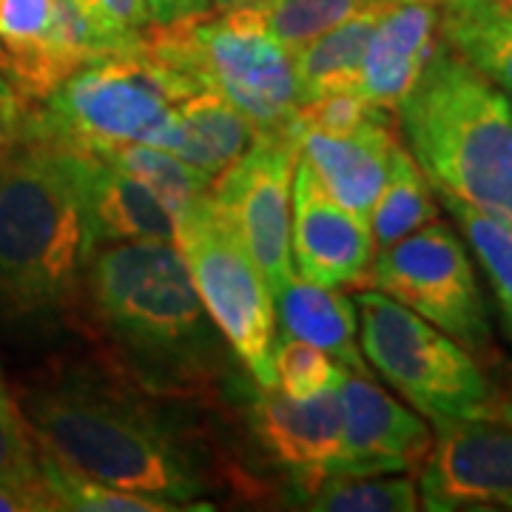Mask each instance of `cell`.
Instances as JSON below:
<instances>
[{
    "mask_svg": "<svg viewBox=\"0 0 512 512\" xmlns=\"http://www.w3.org/2000/svg\"><path fill=\"white\" fill-rule=\"evenodd\" d=\"M77 299L117 367L148 393H208L234 356L174 242H120L94 251Z\"/></svg>",
    "mask_w": 512,
    "mask_h": 512,
    "instance_id": "6da1fadb",
    "label": "cell"
},
{
    "mask_svg": "<svg viewBox=\"0 0 512 512\" xmlns=\"http://www.w3.org/2000/svg\"><path fill=\"white\" fill-rule=\"evenodd\" d=\"M20 413L37 450L80 476L177 510L211 507L194 504L208 484L188 447L117 387L92 382L86 373H60L26 387Z\"/></svg>",
    "mask_w": 512,
    "mask_h": 512,
    "instance_id": "7a4b0ae2",
    "label": "cell"
},
{
    "mask_svg": "<svg viewBox=\"0 0 512 512\" xmlns=\"http://www.w3.org/2000/svg\"><path fill=\"white\" fill-rule=\"evenodd\" d=\"M86 262L69 148L26 120L18 146L0 160V313L35 319L69 308Z\"/></svg>",
    "mask_w": 512,
    "mask_h": 512,
    "instance_id": "3957f363",
    "label": "cell"
},
{
    "mask_svg": "<svg viewBox=\"0 0 512 512\" xmlns=\"http://www.w3.org/2000/svg\"><path fill=\"white\" fill-rule=\"evenodd\" d=\"M396 120L436 191L512 228V100L441 40Z\"/></svg>",
    "mask_w": 512,
    "mask_h": 512,
    "instance_id": "277c9868",
    "label": "cell"
},
{
    "mask_svg": "<svg viewBox=\"0 0 512 512\" xmlns=\"http://www.w3.org/2000/svg\"><path fill=\"white\" fill-rule=\"evenodd\" d=\"M202 86L143 46L97 55L29 103V126L69 146L151 143L168 111Z\"/></svg>",
    "mask_w": 512,
    "mask_h": 512,
    "instance_id": "5b68a950",
    "label": "cell"
},
{
    "mask_svg": "<svg viewBox=\"0 0 512 512\" xmlns=\"http://www.w3.org/2000/svg\"><path fill=\"white\" fill-rule=\"evenodd\" d=\"M143 46L194 77L202 89L222 94L256 134H291L302 106L293 55L231 9H220L217 18L151 23L143 32Z\"/></svg>",
    "mask_w": 512,
    "mask_h": 512,
    "instance_id": "8992f818",
    "label": "cell"
},
{
    "mask_svg": "<svg viewBox=\"0 0 512 512\" xmlns=\"http://www.w3.org/2000/svg\"><path fill=\"white\" fill-rule=\"evenodd\" d=\"M353 305L370 367L433 427L498 416L493 384L456 339L376 288H359Z\"/></svg>",
    "mask_w": 512,
    "mask_h": 512,
    "instance_id": "52a82bcc",
    "label": "cell"
},
{
    "mask_svg": "<svg viewBox=\"0 0 512 512\" xmlns=\"http://www.w3.org/2000/svg\"><path fill=\"white\" fill-rule=\"evenodd\" d=\"M174 245L225 345L259 387H276L274 293L220 205L202 194L174 220Z\"/></svg>",
    "mask_w": 512,
    "mask_h": 512,
    "instance_id": "ba28073f",
    "label": "cell"
},
{
    "mask_svg": "<svg viewBox=\"0 0 512 512\" xmlns=\"http://www.w3.org/2000/svg\"><path fill=\"white\" fill-rule=\"evenodd\" d=\"M367 288L387 293L399 305L419 313L476 359L493 353L484 293L453 225L427 222L419 231L376 251Z\"/></svg>",
    "mask_w": 512,
    "mask_h": 512,
    "instance_id": "9c48e42d",
    "label": "cell"
},
{
    "mask_svg": "<svg viewBox=\"0 0 512 512\" xmlns=\"http://www.w3.org/2000/svg\"><path fill=\"white\" fill-rule=\"evenodd\" d=\"M299 148L293 134H256L248 151L211 183V197L234 225L271 293L291 282V185Z\"/></svg>",
    "mask_w": 512,
    "mask_h": 512,
    "instance_id": "30bf717a",
    "label": "cell"
},
{
    "mask_svg": "<svg viewBox=\"0 0 512 512\" xmlns=\"http://www.w3.org/2000/svg\"><path fill=\"white\" fill-rule=\"evenodd\" d=\"M419 470L424 510H512V427L498 416L447 421Z\"/></svg>",
    "mask_w": 512,
    "mask_h": 512,
    "instance_id": "8fae6325",
    "label": "cell"
},
{
    "mask_svg": "<svg viewBox=\"0 0 512 512\" xmlns=\"http://www.w3.org/2000/svg\"><path fill=\"white\" fill-rule=\"evenodd\" d=\"M97 55H109L72 0H0V74L40 103Z\"/></svg>",
    "mask_w": 512,
    "mask_h": 512,
    "instance_id": "7c38bea8",
    "label": "cell"
},
{
    "mask_svg": "<svg viewBox=\"0 0 512 512\" xmlns=\"http://www.w3.org/2000/svg\"><path fill=\"white\" fill-rule=\"evenodd\" d=\"M291 254L293 268L305 279L339 291L367 288L376 256L370 222L330 200L302 157L293 165Z\"/></svg>",
    "mask_w": 512,
    "mask_h": 512,
    "instance_id": "4fadbf2b",
    "label": "cell"
},
{
    "mask_svg": "<svg viewBox=\"0 0 512 512\" xmlns=\"http://www.w3.org/2000/svg\"><path fill=\"white\" fill-rule=\"evenodd\" d=\"M339 404L342 450L336 473H419L433 447V430L421 413L393 399L370 376L350 370L339 382Z\"/></svg>",
    "mask_w": 512,
    "mask_h": 512,
    "instance_id": "5bb4252c",
    "label": "cell"
},
{
    "mask_svg": "<svg viewBox=\"0 0 512 512\" xmlns=\"http://www.w3.org/2000/svg\"><path fill=\"white\" fill-rule=\"evenodd\" d=\"M248 427L256 444L285 470L291 495L305 493L316 481L336 473L342 450L339 387L296 399L279 387L256 384L248 404Z\"/></svg>",
    "mask_w": 512,
    "mask_h": 512,
    "instance_id": "9a60e30c",
    "label": "cell"
},
{
    "mask_svg": "<svg viewBox=\"0 0 512 512\" xmlns=\"http://www.w3.org/2000/svg\"><path fill=\"white\" fill-rule=\"evenodd\" d=\"M60 143V140H57ZM89 256L120 242H174V220L146 185L97 154L69 146Z\"/></svg>",
    "mask_w": 512,
    "mask_h": 512,
    "instance_id": "2e32d148",
    "label": "cell"
},
{
    "mask_svg": "<svg viewBox=\"0 0 512 512\" xmlns=\"http://www.w3.org/2000/svg\"><path fill=\"white\" fill-rule=\"evenodd\" d=\"M390 120L393 117H376L348 134H328L313 128L293 134L299 157L311 165L330 200L362 220H370V211L390 171L393 148L399 143Z\"/></svg>",
    "mask_w": 512,
    "mask_h": 512,
    "instance_id": "e0dca14e",
    "label": "cell"
},
{
    "mask_svg": "<svg viewBox=\"0 0 512 512\" xmlns=\"http://www.w3.org/2000/svg\"><path fill=\"white\" fill-rule=\"evenodd\" d=\"M439 43V6L390 3L362 57L359 94L373 106L396 114Z\"/></svg>",
    "mask_w": 512,
    "mask_h": 512,
    "instance_id": "ac0fdd59",
    "label": "cell"
},
{
    "mask_svg": "<svg viewBox=\"0 0 512 512\" xmlns=\"http://www.w3.org/2000/svg\"><path fill=\"white\" fill-rule=\"evenodd\" d=\"M254 140V126L222 94L200 89L168 111L163 128L148 146L165 148L208 177H217L239 160Z\"/></svg>",
    "mask_w": 512,
    "mask_h": 512,
    "instance_id": "d6986e66",
    "label": "cell"
},
{
    "mask_svg": "<svg viewBox=\"0 0 512 512\" xmlns=\"http://www.w3.org/2000/svg\"><path fill=\"white\" fill-rule=\"evenodd\" d=\"M274 299L276 319L285 336L325 350L350 373L370 376V365L359 348V316L353 299L339 288L316 285L305 276H293L282 291L274 293Z\"/></svg>",
    "mask_w": 512,
    "mask_h": 512,
    "instance_id": "ffe728a7",
    "label": "cell"
},
{
    "mask_svg": "<svg viewBox=\"0 0 512 512\" xmlns=\"http://www.w3.org/2000/svg\"><path fill=\"white\" fill-rule=\"evenodd\" d=\"M396 0H373L293 55L299 103L336 92H359V69L382 12Z\"/></svg>",
    "mask_w": 512,
    "mask_h": 512,
    "instance_id": "44dd1931",
    "label": "cell"
},
{
    "mask_svg": "<svg viewBox=\"0 0 512 512\" xmlns=\"http://www.w3.org/2000/svg\"><path fill=\"white\" fill-rule=\"evenodd\" d=\"M441 40L512 97V6L493 0H444Z\"/></svg>",
    "mask_w": 512,
    "mask_h": 512,
    "instance_id": "7402d4cb",
    "label": "cell"
},
{
    "mask_svg": "<svg viewBox=\"0 0 512 512\" xmlns=\"http://www.w3.org/2000/svg\"><path fill=\"white\" fill-rule=\"evenodd\" d=\"M439 220V200L430 180L424 177L413 154L399 140L390 157V171L384 180L382 194L370 211V231L376 251L399 242L407 234L424 228L427 222Z\"/></svg>",
    "mask_w": 512,
    "mask_h": 512,
    "instance_id": "603a6c76",
    "label": "cell"
},
{
    "mask_svg": "<svg viewBox=\"0 0 512 512\" xmlns=\"http://www.w3.org/2000/svg\"><path fill=\"white\" fill-rule=\"evenodd\" d=\"M94 151L146 185L148 191L163 202L171 220H177L188 205H194L202 194H208V188L214 183V177H208L205 171L188 165L177 154H171L165 148L148 146V143L94 146Z\"/></svg>",
    "mask_w": 512,
    "mask_h": 512,
    "instance_id": "cb8c5ba5",
    "label": "cell"
},
{
    "mask_svg": "<svg viewBox=\"0 0 512 512\" xmlns=\"http://www.w3.org/2000/svg\"><path fill=\"white\" fill-rule=\"evenodd\" d=\"M293 498L316 512H413L421 507L410 473H336Z\"/></svg>",
    "mask_w": 512,
    "mask_h": 512,
    "instance_id": "d4e9b609",
    "label": "cell"
},
{
    "mask_svg": "<svg viewBox=\"0 0 512 512\" xmlns=\"http://www.w3.org/2000/svg\"><path fill=\"white\" fill-rule=\"evenodd\" d=\"M373 0H245L231 12L271 35L291 55Z\"/></svg>",
    "mask_w": 512,
    "mask_h": 512,
    "instance_id": "484cf974",
    "label": "cell"
},
{
    "mask_svg": "<svg viewBox=\"0 0 512 512\" xmlns=\"http://www.w3.org/2000/svg\"><path fill=\"white\" fill-rule=\"evenodd\" d=\"M436 200L453 217L461 237L467 239L470 251L481 262L495 293V302L504 313V322L512 328V228L444 191H436Z\"/></svg>",
    "mask_w": 512,
    "mask_h": 512,
    "instance_id": "4316f807",
    "label": "cell"
},
{
    "mask_svg": "<svg viewBox=\"0 0 512 512\" xmlns=\"http://www.w3.org/2000/svg\"><path fill=\"white\" fill-rule=\"evenodd\" d=\"M40 473L43 484L52 495L57 510H77V512H174L177 507L154 501L146 495L126 493L109 487L103 481H94L89 476H80L60 464L57 458L40 450Z\"/></svg>",
    "mask_w": 512,
    "mask_h": 512,
    "instance_id": "83f0119b",
    "label": "cell"
},
{
    "mask_svg": "<svg viewBox=\"0 0 512 512\" xmlns=\"http://www.w3.org/2000/svg\"><path fill=\"white\" fill-rule=\"evenodd\" d=\"M271 367H274L276 387L296 399H308L322 390L339 387L348 373L330 353L285 333L274 342Z\"/></svg>",
    "mask_w": 512,
    "mask_h": 512,
    "instance_id": "f1b7e54d",
    "label": "cell"
},
{
    "mask_svg": "<svg viewBox=\"0 0 512 512\" xmlns=\"http://www.w3.org/2000/svg\"><path fill=\"white\" fill-rule=\"evenodd\" d=\"M0 484L46 487L40 473V450L20 404L6 390L0 376Z\"/></svg>",
    "mask_w": 512,
    "mask_h": 512,
    "instance_id": "f546056e",
    "label": "cell"
},
{
    "mask_svg": "<svg viewBox=\"0 0 512 512\" xmlns=\"http://www.w3.org/2000/svg\"><path fill=\"white\" fill-rule=\"evenodd\" d=\"M86 18L94 35L103 40L106 52H128L140 43L151 26L146 0H72Z\"/></svg>",
    "mask_w": 512,
    "mask_h": 512,
    "instance_id": "4dcf8cb0",
    "label": "cell"
},
{
    "mask_svg": "<svg viewBox=\"0 0 512 512\" xmlns=\"http://www.w3.org/2000/svg\"><path fill=\"white\" fill-rule=\"evenodd\" d=\"M376 117H393V111H384L365 100L359 92H336L325 94L302 103L296 117H293L291 134L302 131V128H313V131H328V134H348L353 128H359L367 120Z\"/></svg>",
    "mask_w": 512,
    "mask_h": 512,
    "instance_id": "1f68e13d",
    "label": "cell"
},
{
    "mask_svg": "<svg viewBox=\"0 0 512 512\" xmlns=\"http://www.w3.org/2000/svg\"><path fill=\"white\" fill-rule=\"evenodd\" d=\"M29 114V100H23L0 74V160L18 146Z\"/></svg>",
    "mask_w": 512,
    "mask_h": 512,
    "instance_id": "d6a6232c",
    "label": "cell"
},
{
    "mask_svg": "<svg viewBox=\"0 0 512 512\" xmlns=\"http://www.w3.org/2000/svg\"><path fill=\"white\" fill-rule=\"evenodd\" d=\"M151 23H180V20L211 15L214 0H146Z\"/></svg>",
    "mask_w": 512,
    "mask_h": 512,
    "instance_id": "836d02e7",
    "label": "cell"
},
{
    "mask_svg": "<svg viewBox=\"0 0 512 512\" xmlns=\"http://www.w3.org/2000/svg\"><path fill=\"white\" fill-rule=\"evenodd\" d=\"M498 419H504L512 427V399H507V402H498Z\"/></svg>",
    "mask_w": 512,
    "mask_h": 512,
    "instance_id": "e575fe53",
    "label": "cell"
},
{
    "mask_svg": "<svg viewBox=\"0 0 512 512\" xmlns=\"http://www.w3.org/2000/svg\"><path fill=\"white\" fill-rule=\"evenodd\" d=\"M239 3H245V0H214L217 9H231V6H239Z\"/></svg>",
    "mask_w": 512,
    "mask_h": 512,
    "instance_id": "d590c367",
    "label": "cell"
},
{
    "mask_svg": "<svg viewBox=\"0 0 512 512\" xmlns=\"http://www.w3.org/2000/svg\"><path fill=\"white\" fill-rule=\"evenodd\" d=\"M396 3H430V6H441L444 0H396Z\"/></svg>",
    "mask_w": 512,
    "mask_h": 512,
    "instance_id": "8d00e7d4",
    "label": "cell"
},
{
    "mask_svg": "<svg viewBox=\"0 0 512 512\" xmlns=\"http://www.w3.org/2000/svg\"><path fill=\"white\" fill-rule=\"evenodd\" d=\"M493 3H504V6H512V0H493Z\"/></svg>",
    "mask_w": 512,
    "mask_h": 512,
    "instance_id": "74e56055",
    "label": "cell"
},
{
    "mask_svg": "<svg viewBox=\"0 0 512 512\" xmlns=\"http://www.w3.org/2000/svg\"><path fill=\"white\" fill-rule=\"evenodd\" d=\"M510 100H512V97H510Z\"/></svg>",
    "mask_w": 512,
    "mask_h": 512,
    "instance_id": "f35d334b",
    "label": "cell"
}]
</instances>
